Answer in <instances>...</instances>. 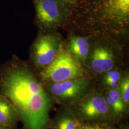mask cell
<instances>
[{"label": "cell", "instance_id": "6da1fadb", "mask_svg": "<svg viewBox=\"0 0 129 129\" xmlns=\"http://www.w3.org/2000/svg\"><path fill=\"white\" fill-rule=\"evenodd\" d=\"M0 93L14 105L24 129H47L53 99L14 55L0 67Z\"/></svg>", "mask_w": 129, "mask_h": 129}, {"label": "cell", "instance_id": "7a4b0ae2", "mask_svg": "<svg viewBox=\"0 0 129 129\" xmlns=\"http://www.w3.org/2000/svg\"><path fill=\"white\" fill-rule=\"evenodd\" d=\"M69 109L82 122L112 126L119 120L113 115L103 95L88 92Z\"/></svg>", "mask_w": 129, "mask_h": 129}, {"label": "cell", "instance_id": "3957f363", "mask_svg": "<svg viewBox=\"0 0 129 129\" xmlns=\"http://www.w3.org/2000/svg\"><path fill=\"white\" fill-rule=\"evenodd\" d=\"M82 69L72 56L60 47L54 59L42 69L39 77L44 83H56L82 77Z\"/></svg>", "mask_w": 129, "mask_h": 129}, {"label": "cell", "instance_id": "277c9868", "mask_svg": "<svg viewBox=\"0 0 129 129\" xmlns=\"http://www.w3.org/2000/svg\"><path fill=\"white\" fill-rule=\"evenodd\" d=\"M46 87L53 100L63 106L74 105L87 93L89 81L83 77L56 83H47Z\"/></svg>", "mask_w": 129, "mask_h": 129}, {"label": "cell", "instance_id": "5b68a950", "mask_svg": "<svg viewBox=\"0 0 129 129\" xmlns=\"http://www.w3.org/2000/svg\"><path fill=\"white\" fill-rule=\"evenodd\" d=\"M60 48L59 40L51 35H43L34 42L32 49V56L37 69L45 68L54 59Z\"/></svg>", "mask_w": 129, "mask_h": 129}, {"label": "cell", "instance_id": "8992f818", "mask_svg": "<svg viewBox=\"0 0 129 129\" xmlns=\"http://www.w3.org/2000/svg\"><path fill=\"white\" fill-rule=\"evenodd\" d=\"M34 2L36 19L40 25L50 27L59 22L60 10L55 0H34Z\"/></svg>", "mask_w": 129, "mask_h": 129}, {"label": "cell", "instance_id": "52a82bcc", "mask_svg": "<svg viewBox=\"0 0 129 129\" xmlns=\"http://www.w3.org/2000/svg\"><path fill=\"white\" fill-rule=\"evenodd\" d=\"M82 123L69 107L63 106L57 111L46 129H79Z\"/></svg>", "mask_w": 129, "mask_h": 129}, {"label": "cell", "instance_id": "ba28073f", "mask_svg": "<svg viewBox=\"0 0 129 129\" xmlns=\"http://www.w3.org/2000/svg\"><path fill=\"white\" fill-rule=\"evenodd\" d=\"M114 59L111 52L102 47L96 48L93 53L91 68L96 73H106L113 69Z\"/></svg>", "mask_w": 129, "mask_h": 129}, {"label": "cell", "instance_id": "9c48e42d", "mask_svg": "<svg viewBox=\"0 0 129 129\" xmlns=\"http://www.w3.org/2000/svg\"><path fill=\"white\" fill-rule=\"evenodd\" d=\"M111 112L117 119L124 118L128 113L129 107L122 100L118 88H108L102 94Z\"/></svg>", "mask_w": 129, "mask_h": 129}, {"label": "cell", "instance_id": "30bf717a", "mask_svg": "<svg viewBox=\"0 0 129 129\" xmlns=\"http://www.w3.org/2000/svg\"><path fill=\"white\" fill-rule=\"evenodd\" d=\"M19 120L17 112L14 105L0 93V124L14 129Z\"/></svg>", "mask_w": 129, "mask_h": 129}, {"label": "cell", "instance_id": "8fae6325", "mask_svg": "<svg viewBox=\"0 0 129 129\" xmlns=\"http://www.w3.org/2000/svg\"><path fill=\"white\" fill-rule=\"evenodd\" d=\"M68 46L69 54L77 59L80 61L86 59L89 49V45L86 39L79 37H72Z\"/></svg>", "mask_w": 129, "mask_h": 129}, {"label": "cell", "instance_id": "7c38bea8", "mask_svg": "<svg viewBox=\"0 0 129 129\" xmlns=\"http://www.w3.org/2000/svg\"><path fill=\"white\" fill-rule=\"evenodd\" d=\"M109 7L113 13L124 17L129 14V0H109Z\"/></svg>", "mask_w": 129, "mask_h": 129}, {"label": "cell", "instance_id": "4fadbf2b", "mask_svg": "<svg viewBox=\"0 0 129 129\" xmlns=\"http://www.w3.org/2000/svg\"><path fill=\"white\" fill-rule=\"evenodd\" d=\"M103 81L104 85L108 88H116L120 81V74L118 71L110 70L106 72Z\"/></svg>", "mask_w": 129, "mask_h": 129}, {"label": "cell", "instance_id": "5bb4252c", "mask_svg": "<svg viewBox=\"0 0 129 129\" xmlns=\"http://www.w3.org/2000/svg\"><path fill=\"white\" fill-rule=\"evenodd\" d=\"M120 96L125 104L129 107V78L126 76L120 82V87L118 88Z\"/></svg>", "mask_w": 129, "mask_h": 129}, {"label": "cell", "instance_id": "9a60e30c", "mask_svg": "<svg viewBox=\"0 0 129 129\" xmlns=\"http://www.w3.org/2000/svg\"><path fill=\"white\" fill-rule=\"evenodd\" d=\"M79 129H113V128L112 127L107 125L88 122H82Z\"/></svg>", "mask_w": 129, "mask_h": 129}, {"label": "cell", "instance_id": "2e32d148", "mask_svg": "<svg viewBox=\"0 0 129 129\" xmlns=\"http://www.w3.org/2000/svg\"><path fill=\"white\" fill-rule=\"evenodd\" d=\"M64 2L68 3V4H73L76 0H61Z\"/></svg>", "mask_w": 129, "mask_h": 129}, {"label": "cell", "instance_id": "e0dca14e", "mask_svg": "<svg viewBox=\"0 0 129 129\" xmlns=\"http://www.w3.org/2000/svg\"><path fill=\"white\" fill-rule=\"evenodd\" d=\"M0 129H11L8 128V127H7L6 126H5L4 125H3L1 124H0Z\"/></svg>", "mask_w": 129, "mask_h": 129}]
</instances>
